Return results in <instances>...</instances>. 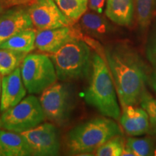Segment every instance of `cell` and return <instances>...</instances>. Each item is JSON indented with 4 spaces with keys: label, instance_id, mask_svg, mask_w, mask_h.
Instances as JSON below:
<instances>
[{
    "label": "cell",
    "instance_id": "5",
    "mask_svg": "<svg viewBox=\"0 0 156 156\" xmlns=\"http://www.w3.org/2000/svg\"><path fill=\"white\" fill-rule=\"evenodd\" d=\"M20 70L23 83L30 94L41 93L57 80L51 58L44 54H27Z\"/></svg>",
    "mask_w": 156,
    "mask_h": 156
},
{
    "label": "cell",
    "instance_id": "30",
    "mask_svg": "<svg viewBox=\"0 0 156 156\" xmlns=\"http://www.w3.org/2000/svg\"><path fill=\"white\" fill-rule=\"evenodd\" d=\"M1 155H3V154H2V152L1 151V148H0V156Z\"/></svg>",
    "mask_w": 156,
    "mask_h": 156
},
{
    "label": "cell",
    "instance_id": "22",
    "mask_svg": "<svg viewBox=\"0 0 156 156\" xmlns=\"http://www.w3.org/2000/svg\"><path fill=\"white\" fill-rule=\"evenodd\" d=\"M126 142L122 135H116L103 143L95 151L98 156H120L125 149Z\"/></svg>",
    "mask_w": 156,
    "mask_h": 156
},
{
    "label": "cell",
    "instance_id": "3",
    "mask_svg": "<svg viewBox=\"0 0 156 156\" xmlns=\"http://www.w3.org/2000/svg\"><path fill=\"white\" fill-rule=\"evenodd\" d=\"M119 126L112 119L98 117L72 129L67 136V145L73 155H86L116 135H122Z\"/></svg>",
    "mask_w": 156,
    "mask_h": 156
},
{
    "label": "cell",
    "instance_id": "28",
    "mask_svg": "<svg viewBox=\"0 0 156 156\" xmlns=\"http://www.w3.org/2000/svg\"><path fill=\"white\" fill-rule=\"evenodd\" d=\"M5 7H6V5L2 2V0H0V15H1L2 13L5 11Z\"/></svg>",
    "mask_w": 156,
    "mask_h": 156
},
{
    "label": "cell",
    "instance_id": "4",
    "mask_svg": "<svg viewBox=\"0 0 156 156\" xmlns=\"http://www.w3.org/2000/svg\"><path fill=\"white\" fill-rule=\"evenodd\" d=\"M90 58V50L83 40L68 43L51 56L57 78L62 81L87 76L92 64Z\"/></svg>",
    "mask_w": 156,
    "mask_h": 156
},
{
    "label": "cell",
    "instance_id": "25",
    "mask_svg": "<svg viewBox=\"0 0 156 156\" xmlns=\"http://www.w3.org/2000/svg\"><path fill=\"white\" fill-rule=\"evenodd\" d=\"M106 0H89V7L93 11L101 14Z\"/></svg>",
    "mask_w": 156,
    "mask_h": 156
},
{
    "label": "cell",
    "instance_id": "16",
    "mask_svg": "<svg viewBox=\"0 0 156 156\" xmlns=\"http://www.w3.org/2000/svg\"><path fill=\"white\" fill-rule=\"evenodd\" d=\"M37 31L34 28L18 33L0 45V48H7L28 54L36 48Z\"/></svg>",
    "mask_w": 156,
    "mask_h": 156
},
{
    "label": "cell",
    "instance_id": "21",
    "mask_svg": "<svg viewBox=\"0 0 156 156\" xmlns=\"http://www.w3.org/2000/svg\"><path fill=\"white\" fill-rule=\"evenodd\" d=\"M126 147L134 154V156H148L154 153L153 141L151 138L129 137L126 142Z\"/></svg>",
    "mask_w": 156,
    "mask_h": 156
},
{
    "label": "cell",
    "instance_id": "20",
    "mask_svg": "<svg viewBox=\"0 0 156 156\" xmlns=\"http://www.w3.org/2000/svg\"><path fill=\"white\" fill-rule=\"evenodd\" d=\"M137 20L140 28H147L156 11V0H135Z\"/></svg>",
    "mask_w": 156,
    "mask_h": 156
},
{
    "label": "cell",
    "instance_id": "7",
    "mask_svg": "<svg viewBox=\"0 0 156 156\" xmlns=\"http://www.w3.org/2000/svg\"><path fill=\"white\" fill-rule=\"evenodd\" d=\"M41 105L46 119L62 125L71 114L73 101L69 89L62 83H54L41 93Z\"/></svg>",
    "mask_w": 156,
    "mask_h": 156
},
{
    "label": "cell",
    "instance_id": "11",
    "mask_svg": "<svg viewBox=\"0 0 156 156\" xmlns=\"http://www.w3.org/2000/svg\"><path fill=\"white\" fill-rule=\"evenodd\" d=\"M34 27L28 7L13 6L0 15V45L21 31Z\"/></svg>",
    "mask_w": 156,
    "mask_h": 156
},
{
    "label": "cell",
    "instance_id": "19",
    "mask_svg": "<svg viewBox=\"0 0 156 156\" xmlns=\"http://www.w3.org/2000/svg\"><path fill=\"white\" fill-rule=\"evenodd\" d=\"M28 54L17 51L0 48V75H9L20 67Z\"/></svg>",
    "mask_w": 156,
    "mask_h": 156
},
{
    "label": "cell",
    "instance_id": "29",
    "mask_svg": "<svg viewBox=\"0 0 156 156\" xmlns=\"http://www.w3.org/2000/svg\"><path fill=\"white\" fill-rule=\"evenodd\" d=\"M1 94H2V79H1V75H0V100H1Z\"/></svg>",
    "mask_w": 156,
    "mask_h": 156
},
{
    "label": "cell",
    "instance_id": "6",
    "mask_svg": "<svg viewBox=\"0 0 156 156\" xmlns=\"http://www.w3.org/2000/svg\"><path fill=\"white\" fill-rule=\"evenodd\" d=\"M45 118L40 101L31 94L2 113L0 123L4 129L22 133L40 125Z\"/></svg>",
    "mask_w": 156,
    "mask_h": 156
},
{
    "label": "cell",
    "instance_id": "8",
    "mask_svg": "<svg viewBox=\"0 0 156 156\" xmlns=\"http://www.w3.org/2000/svg\"><path fill=\"white\" fill-rule=\"evenodd\" d=\"M20 134L28 142L33 155H58L60 150L59 133L54 124L51 123L41 124L36 127Z\"/></svg>",
    "mask_w": 156,
    "mask_h": 156
},
{
    "label": "cell",
    "instance_id": "13",
    "mask_svg": "<svg viewBox=\"0 0 156 156\" xmlns=\"http://www.w3.org/2000/svg\"><path fill=\"white\" fill-rule=\"evenodd\" d=\"M120 123L130 136H140L147 133L151 125L147 112L143 108L130 105L122 107Z\"/></svg>",
    "mask_w": 156,
    "mask_h": 156
},
{
    "label": "cell",
    "instance_id": "2",
    "mask_svg": "<svg viewBox=\"0 0 156 156\" xmlns=\"http://www.w3.org/2000/svg\"><path fill=\"white\" fill-rule=\"evenodd\" d=\"M112 73L107 62L98 54L92 58L91 76L84 99L89 106L96 108L103 116L119 119L121 110Z\"/></svg>",
    "mask_w": 156,
    "mask_h": 156
},
{
    "label": "cell",
    "instance_id": "27",
    "mask_svg": "<svg viewBox=\"0 0 156 156\" xmlns=\"http://www.w3.org/2000/svg\"><path fill=\"white\" fill-rule=\"evenodd\" d=\"M151 84L154 91L156 93V67L155 71L153 72V73L152 74L151 77Z\"/></svg>",
    "mask_w": 156,
    "mask_h": 156
},
{
    "label": "cell",
    "instance_id": "17",
    "mask_svg": "<svg viewBox=\"0 0 156 156\" xmlns=\"http://www.w3.org/2000/svg\"><path fill=\"white\" fill-rule=\"evenodd\" d=\"M80 25L87 34L96 38H102L110 32L106 20L95 12L85 13L80 18Z\"/></svg>",
    "mask_w": 156,
    "mask_h": 156
},
{
    "label": "cell",
    "instance_id": "12",
    "mask_svg": "<svg viewBox=\"0 0 156 156\" xmlns=\"http://www.w3.org/2000/svg\"><path fill=\"white\" fill-rule=\"evenodd\" d=\"M27 90L23 83L20 67L2 78V94L0 112L16 106L24 98Z\"/></svg>",
    "mask_w": 156,
    "mask_h": 156
},
{
    "label": "cell",
    "instance_id": "23",
    "mask_svg": "<svg viewBox=\"0 0 156 156\" xmlns=\"http://www.w3.org/2000/svg\"><path fill=\"white\" fill-rule=\"evenodd\" d=\"M140 104L142 108L147 112L151 128L156 134V99L145 92L140 100Z\"/></svg>",
    "mask_w": 156,
    "mask_h": 156
},
{
    "label": "cell",
    "instance_id": "14",
    "mask_svg": "<svg viewBox=\"0 0 156 156\" xmlns=\"http://www.w3.org/2000/svg\"><path fill=\"white\" fill-rule=\"evenodd\" d=\"M0 148L4 156L33 155L22 134L7 129H0Z\"/></svg>",
    "mask_w": 156,
    "mask_h": 156
},
{
    "label": "cell",
    "instance_id": "1",
    "mask_svg": "<svg viewBox=\"0 0 156 156\" xmlns=\"http://www.w3.org/2000/svg\"><path fill=\"white\" fill-rule=\"evenodd\" d=\"M106 58L122 107L140 102L148 76L139 54L128 44L119 43L106 48Z\"/></svg>",
    "mask_w": 156,
    "mask_h": 156
},
{
    "label": "cell",
    "instance_id": "24",
    "mask_svg": "<svg viewBox=\"0 0 156 156\" xmlns=\"http://www.w3.org/2000/svg\"><path fill=\"white\" fill-rule=\"evenodd\" d=\"M147 57L149 62L156 67V34L153 39L148 43L147 50H146Z\"/></svg>",
    "mask_w": 156,
    "mask_h": 156
},
{
    "label": "cell",
    "instance_id": "10",
    "mask_svg": "<svg viewBox=\"0 0 156 156\" xmlns=\"http://www.w3.org/2000/svg\"><path fill=\"white\" fill-rule=\"evenodd\" d=\"M83 40V35L73 25L50 30H38L36 48L45 53L53 54L68 43Z\"/></svg>",
    "mask_w": 156,
    "mask_h": 156
},
{
    "label": "cell",
    "instance_id": "31",
    "mask_svg": "<svg viewBox=\"0 0 156 156\" xmlns=\"http://www.w3.org/2000/svg\"><path fill=\"white\" fill-rule=\"evenodd\" d=\"M154 155H155L156 156V150L155 151V152H154Z\"/></svg>",
    "mask_w": 156,
    "mask_h": 156
},
{
    "label": "cell",
    "instance_id": "32",
    "mask_svg": "<svg viewBox=\"0 0 156 156\" xmlns=\"http://www.w3.org/2000/svg\"><path fill=\"white\" fill-rule=\"evenodd\" d=\"M0 127H1V123H0Z\"/></svg>",
    "mask_w": 156,
    "mask_h": 156
},
{
    "label": "cell",
    "instance_id": "9",
    "mask_svg": "<svg viewBox=\"0 0 156 156\" xmlns=\"http://www.w3.org/2000/svg\"><path fill=\"white\" fill-rule=\"evenodd\" d=\"M28 12L34 27L37 30L73 25L54 0H35L28 7Z\"/></svg>",
    "mask_w": 156,
    "mask_h": 156
},
{
    "label": "cell",
    "instance_id": "26",
    "mask_svg": "<svg viewBox=\"0 0 156 156\" xmlns=\"http://www.w3.org/2000/svg\"><path fill=\"white\" fill-rule=\"evenodd\" d=\"M6 7H13L17 5H25L34 0H2Z\"/></svg>",
    "mask_w": 156,
    "mask_h": 156
},
{
    "label": "cell",
    "instance_id": "15",
    "mask_svg": "<svg viewBox=\"0 0 156 156\" xmlns=\"http://www.w3.org/2000/svg\"><path fill=\"white\" fill-rule=\"evenodd\" d=\"M106 17L121 26L132 25L134 17L133 0H106Z\"/></svg>",
    "mask_w": 156,
    "mask_h": 156
},
{
    "label": "cell",
    "instance_id": "18",
    "mask_svg": "<svg viewBox=\"0 0 156 156\" xmlns=\"http://www.w3.org/2000/svg\"><path fill=\"white\" fill-rule=\"evenodd\" d=\"M62 13L71 22H77L86 12L89 0H54Z\"/></svg>",
    "mask_w": 156,
    "mask_h": 156
}]
</instances>
